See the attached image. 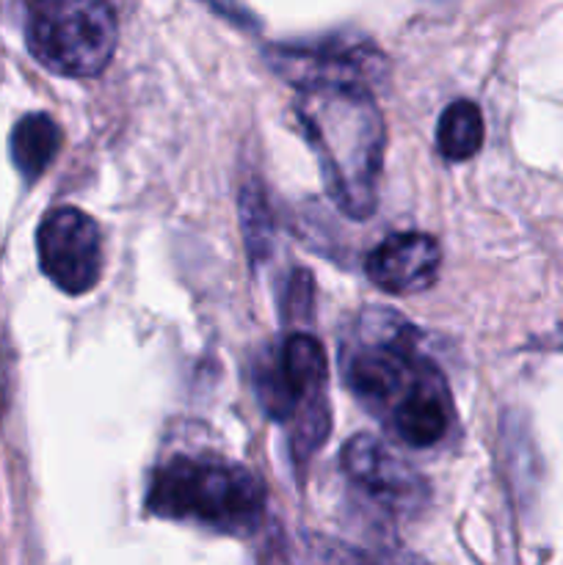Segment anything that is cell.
<instances>
[{
  "mask_svg": "<svg viewBox=\"0 0 563 565\" xmlns=\"http://www.w3.org/2000/svg\"><path fill=\"white\" fill-rule=\"evenodd\" d=\"M296 116L323 171L331 202L362 221L379 204L386 130L370 88L320 86L301 92Z\"/></svg>",
  "mask_w": 563,
  "mask_h": 565,
  "instance_id": "6da1fadb",
  "label": "cell"
},
{
  "mask_svg": "<svg viewBox=\"0 0 563 565\" xmlns=\"http://www.w3.org/2000/svg\"><path fill=\"white\" fill-rule=\"evenodd\" d=\"M265 489L241 463L210 458H171L155 469L147 511L221 533H246L263 519Z\"/></svg>",
  "mask_w": 563,
  "mask_h": 565,
  "instance_id": "7a4b0ae2",
  "label": "cell"
},
{
  "mask_svg": "<svg viewBox=\"0 0 563 565\" xmlns=\"http://www.w3.org/2000/svg\"><path fill=\"white\" fill-rule=\"evenodd\" d=\"M342 373L353 397L384 425L403 403L442 379L439 370L417 351L414 326L386 309L362 315L357 342L342 356Z\"/></svg>",
  "mask_w": 563,
  "mask_h": 565,
  "instance_id": "3957f363",
  "label": "cell"
},
{
  "mask_svg": "<svg viewBox=\"0 0 563 565\" xmlns=\"http://www.w3.org/2000/svg\"><path fill=\"white\" fill-rule=\"evenodd\" d=\"M254 384L263 412L276 423H296V452L309 456L329 434V408L323 401L326 356L320 342L309 334H290L274 356L259 362Z\"/></svg>",
  "mask_w": 563,
  "mask_h": 565,
  "instance_id": "277c9868",
  "label": "cell"
},
{
  "mask_svg": "<svg viewBox=\"0 0 563 565\" xmlns=\"http://www.w3.org/2000/svg\"><path fill=\"white\" fill-rule=\"evenodd\" d=\"M25 39L44 70L64 77H94L114 58L119 28L105 0H39Z\"/></svg>",
  "mask_w": 563,
  "mask_h": 565,
  "instance_id": "5b68a950",
  "label": "cell"
},
{
  "mask_svg": "<svg viewBox=\"0 0 563 565\" xmlns=\"http://www.w3.org/2000/svg\"><path fill=\"white\" fill-rule=\"evenodd\" d=\"M42 274L59 290L83 296L103 276V237L92 215L77 207H55L36 232Z\"/></svg>",
  "mask_w": 563,
  "mask_h": 565,
  "instance_id": "8992f818",
  "label": "cell"
},
{
  "mask_svg": "<svg viewBox=\"0 0 563 565\" xmlns=\"http://www.w3.org/2000/svg\"><path fill=\"white\" fill-rule=\"evenodd\" d=\"M342 472L395 516H414L428 505V480L375 436L362 434L342 447Z\"/></svg>",
  "mask_w": 563,
  "mask_h": 565,
  "instance_id": "52a82bcc",
  "label": "cell"
},
{
  "mask_svg": "<svg viewBox=\"0 0 563 565\" xmlns=\"http://www.w3.org/2000/svg\"><path fill=\"white\" fill-rule=\"evenodd\" d=\"M270 64L301 92L320 86L370 88L375 75L384 72V58L379 50L362 42H346V39L276 47L270 53Z\"/></svg>",
  "mask_w": 563,
  "mask_h": 565,
  "instance_id": "ba28073f",
  "label": "cell"
},
{
  "mask_svg": "<svg viewBox=\"0 0 563 565\" xmlns=\"http://www.w3.org/2000/svg\"><path fill=\"white\" fill-rule=\"evenodd\" d=\"M439 241L425 232H397L381 241L364 259V274L392 296H412L428 290L439 276Z\"/></svg>",
  "mask_w": 563,
  "mask_h": 565,
  "instance_id": "9c48e42d",
  "label": "cell"
},
{
  "mask_svg": "<svg viewBox=\"0 0 563 565\" xmlns=\"http://www.w3.org/2000/svg\"><path fill=\"white\" fill-rule=\"evenodd\" d=\"M11 160L28 182L39 180L61 149V130L47 114H28L11 130Z\"/></svg>",
  "mask_w": 563,
  "mask_h": 565,
  "instance_id": "30bf717a",
  "label": "cell"
},
{
  "mask_svg": "<svg viewBox=\"0 0 563 565\" xmlns=\"http://www.w3.org/2000/svg\"><path fill=\"white\" fill-rule=\"evenodd\" d=\"M436 141L447 160H469L472 154H478L480 143H484V116H480L478 105L469 99L447 105L439 119Z\"/></svg>",
  "mask_w": 563,
  "mask_h": 565,
  "instance_id": "8fae6325",
  "label": "cell"
},
{
  "mask_svg": "<svg viewBox=\"0 0 563 565\" xmlns=\"http://www.w3.org/2000/svg\"><path fill=\"white\" fill-rule=\"evenodd\" d=\"M312 565H368V555L357 550H346V546L323 544L315 550Z\"/></svg>",
  "mask_w": 563,
  "mask_h": 565,
  "instance_id": "7c38bea8",
  "label": "cell"
},
{
  "mask_svg": "<svg viewBox=\"0 0 563 565\" xmlns=\"http://www.w3.org/2000/svg\"><path fill=\"white\" fill-rule=\"evenodd\" d=\"M368 565H428L423 561V557L412 555V552L406 550H381V552H373V555H368Z\"/></svg>",
  "mask_w": 563,
  "mask_h": 565,
  "instance_id": "4fadbf2b",
  "label": "cell"
}]
</instances>
